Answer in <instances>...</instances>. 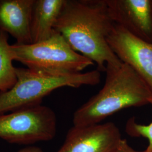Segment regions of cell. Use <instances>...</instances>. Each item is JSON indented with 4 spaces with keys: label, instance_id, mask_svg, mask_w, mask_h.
Returning a JSON list of instances; mask_svg holds the SVG:
<instances>
[{
    "label": "cell",
    "instance_id": "obj_10",
    "mask_svg": "<svg viewBox=\"0 0 152 152\" xmlns=\"http://www.w3.org/2000/svg\"><path fill=\"white\" fill-rule=\"evenodd\" d=\"M64 0H34L31 20L32 44L50 38L54 33V27Z\"/></svg>",
    "mask_w": 152,
    "mask_h": 152
},
{
    "label": "cell",
    "instance_id": "obj_1",
    "mask_svg": "<svg viewBox=\"0 0 152 152\" xmlns=\"http://www.w3.org/2000/svg\"><path fill=\"white\" fill-rule=\"evenodd\" d=\"M114 26L106 0H64L54 30L101 72L123 63L107 42Z\"/></svg>",
    "mask_w": 152,
    "mask_h": 152
},
{
    "label": "cell",
    "instance_id": "obj_12",
    "mask_svg": "<svg viewBox=\"0 0 152 152\" xmlns=\"http://www.w3.org/2000/svg\"><path fill=\"white\" fill-rule=\"evenodd\" d=\"M125 130L132 137H142L148 140V145L142 152H152V122L148 125L137 123L135 117H131L127 121Z\"/></svg>",
    "mask_w": 152,
    "mask_h": 152
},
{
    "label": "cell",
    "instance_id": "obj_11",
    "mask_svg": "<svg viewBox=\"0 0 152 152\" xmlns=\"http://www.w3.org/2000/svg\"><path fill=\"white\" fill-rule=\"evenodd\" d=\"M8 42V36L0 31V92H6L15 84V67L14 66Z\"/></svg>",
    "mask_w": 152,
    "mask_h": 152
},
{
    "label": "cell",
    "instance_id": "obj_14",
    "mask_svg": "<svg viewBox=\"0 0 152 152\" xmlns=\"http://www.w3.org/2000/svg\"><path fill=\"white\" fill-rule=\"evenodd\" d=\"M17 152H43V151L38 147L30 146L22 149Z\"/></svg>",
    "mask_w": 152,
    "mask_h": 152
},
{
    "label": "cell",
    "instance_id": "obj_7",
    "mask_svg": "<svg viewBox=\"0 0 152 152\" xmlns=\"http://www.w3.org/2000/svg\"><path fill=\"white\" fill-rule=\"evenodd\" d=\"M122 138L113 122L73 126L56 152H117Z\"/></svg>",
    "mask_w": 152,
    "mask_h": 152
},
{
    "label": "cell",
    "instance_id": "obj_15",
    "mask_svg": "<svg viewBox=\"0 0 152 152\" xmlns=\"http://www.w3.org/2000/svg\"></svg>",
    "mask_w": 152,
    "mask_h": 152
},
{
    "label": "cell",
    "instance_id": "obj_4",
    "mask_svg": "<svg viewBox=\"0 0 152 152\" xmlns=\"http://www.w3.org/2000/svg\"><path fill=\"white\" fill-rule=\"evenodd\" d=\"M13 60L27 68L45 73L61 75L80 73L94 63L75 51L59 33L34 44L10 46Z\"/></svg>",
    "mask_w": 152,
    "mask_h": 152
},
{
    "label": "cell",
    "instance_id": "obj_9",
    "mask_svg": "<svg viewBox=\"0 0 152 152\" xmlns=\"http://www.w3.org/2000/svg\"><path fill=\"white\" fill-rule=\"evenodd\" d=\"M34 0H0V31L10 34L16 44H32L31 20Z\"/></svg>",
    "mask_w": 152,
    "mask_h": 152
},
{
    "label": "cell",
    "instance_id": "obj_8",
    "mask_svg": "<svg viewBox=\"0 0 152 152\" xmlns=\"http://www.w3.org/2000/svg\"><path fill=\"white\" fill-rule=\"evenodd\" d=\"M115 24L152 43V0H106Z\"/></svg>",
    "mask_w": 152,
    "mask_h": 152
},
{
    "label": "cell",
    "instance_id": "obj_5",
    "mask_svg": "<svg viewBox=\"0 0 152 152\" xmlns=\"http://www.w3.org/2000/svg\"><path fill=\"white\" fill-rule=\"evenodd\" d=\"M56 124L54 112L42 105L0 114V139L22 145L49 141L56 135Z\"/></svg>",
    "mask_w": 152,
    "mask_h": 152
},
{
    "label": "cell",
    "instance_id": "obj_13",
    "mask_svg": "<svg viewBox=\"0 0 152 152\" xmlns=\"http://www.w3.org/2000/svg\"><path fill=\"white\" fill-rule=\"evenodd\" d=\"M117 152H142L137 151L128 144L125 139H122Z\"/></svg>",
    "mask_w": 152,
    "mask_h": 152
},
{
    "label": "cell",
    "instance_id": "obj_2",
    "mask_svg": "<svg viewBox=\"0 0 152 152\" xmlns=\"http://www.w3.org/2000/svg\"><path fill=\"white\" fill-rule=\"evenodd\" d=\"M103 87L76 110L73 124L83 126L100 124L124 109L152 105V94L130 66H107Z\"/></svg>",
    "mask_w": 152,
    "mask_h": 152
},
{
    "label": "cell",
    "instance_id": "obj_6",
    "mask_svg": "<svg viewBox=\"0 0 152 152\" xmlns=\"http://www.w3.org/2000/svg\"><path fill=\"white\" fill-rule=\"evenodd\" d=\"M107 42L120 60L130 66L152 94V43L136 37L115 24Z\"/></svg>",
    "mask_w": 152,
    "mask_h": 152
},
{
    "label": "cell",
    "instance_id": "obj_3",
    "mask_svg": "<svg viewBox=\"0 0 152 152\" xmlns=\"http://www.w3.org/2000/svg\"><path fill=\"white\" fill-rule=\"evenodd\" d=\"M16 82L6 92H0V114L41 105L45 97L63 87L95 86L101 80L98 70L54 75L15 68Z\"/></svg>",
    "mask_w": 152,
    "mask_h": 152
}]
</instances>
